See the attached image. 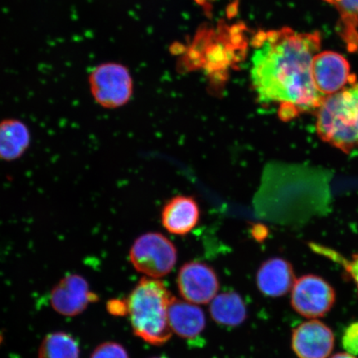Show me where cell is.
<instances>
[{
  "mask_svg": "<svg viewBox=\"0 0 358 358\" xmlns=\"http://www.w3.org/2000/svg\"><path fill=\"white\" fill-rule=\"evenodd\" d=\"M250 80L259 101L280 105L282 120L317 110L324 95L313 78V58L320 52V33L285 28L255 37Z\"/></svg>",
  "mask_w": 358,
  "mask_h": 358,
  "instance_id": "6da1fadb",
  "label": "cell"
},
{
  "mask_svg": "<svg viewBox=\"0 0 358 358\" xmlns=\"http://www.w3.org/2000/svg\"><path fill=\"white\" fill-rule=\"evenodd\" d=\"M173 295L162 280L143 278L127 299V313L134 334L151 345L161 346L172 337L169 306Z\"/></svg>",
  "mask_w": 358,
  "mask_h": 358,
  "instance_id": "7a4b0ae2",
  "label": "cell"
},
{
  "mask_svg": "<svg viewBox=\"0 0 358 358\" xmlns=\"http://www.w3.org/2000/svg\"><path fill=\"white\" fill-rule=\"evenodd\" d=\"M322 141L349 153L358 147V80L324 98L316 114Z\"/></svg>",
  "mask_w": 358,
  "mask_h": 358,
  "instance_id": "3957f363",
  "label": "cell"
},
{
  "mask_svg": "<svg viewBox=\"0 0 358 358\" xmlns=\"http://www.w3.org/2000/svg\"><path fill=\"white\" fill-rule=\"evenodd\" d=\"M88 84L94 101L106 110L127 105L133 96L131 71L120 62H102L94 67L88 76Z\"/></svg>",
  "mask_w": 358,
  "mask_h": 358,
  "instance_id": "277c9868",
  "label": "cell"
},
{
  "mask_svg": "<svg viewBox=\"0 0 358 358\" xmlns=\"http://www.w3.org/2000/svg\"><path fill=\"white\" fill-rule=\"evenodd\" d=\"M177 258L176 245L158 232L138 236L129 250L134 268L149 278L158 279L169 274L176 265Z\"/></svg>",
  "mask_w": 358,
  "mask_h": 358,
  "instance_id": "5b68a950",
  "label": "cell"
},
{
  "mask_svg": "<svg viewBox=\"0 0 358 358\" xmlns=\"http://www.w3.org/2000/svg\"><path fill=\"white\" fill-rule=\"evenodd\" d=\"M334 289L322 277L306 275L295 281L291 290V306L307 319L324 317L334 306Z\"/></svg>",
  "mask_w": 358,
  "mask_h": 358,
  "instance_id": "8992f818",
  "label": "cell"
},
{
  "mask_svg": "<svg viewBox=\"0 0 358 358\" xmlns=\"http://www.w3.org/2000/svg\"><path fill=\"white\" fill-rule=\"evenodd\" d=\"M177 283L181 296L194 304L212 302L219 290L216 272L207 264L198 262H189L181 267Z\"/></svg>",
  "mask_w": 358,
  "mask_h": 358,
  "instance_id": "52a82bcc",
  "label": "cell"
},
{
  "mask_svg": "<svg viewBox=\"0 0 358 358\" xmlns=\"http://www.w3.org/2000/svg\"><path fill=\"white\" fill-rule=\"evenodd\" d=\"M312 74L315 86L324 96L332 95L355 82L348 61L340 53L320 52L313 58Z\"/></svg>",
  "mask_w": 358,
  "mask_h": 358,
  "instance_id": "ba28073f",
  "label": "cell"
},
{
  "mask_svg": "<svg viewBox=\"0 0 358 358\" xmlns=\"http://www.w3.org/2000/svg\"><path fill=\"white\" fill-rule=\"evenodd\" d=\"M329 327L317 320L303 322L293 331L292 349L299 358H328L334 348Z\"/></svg>",
  "mask_w": 358,
  "mask_h": 358,
  "instance_id": "9c48e42d",
  "label": "cell"
},
{
  "mask_svg": "<svg viewBox=\"0 0 358 358\" xmlns=\"http://www.w3.org/2000/svg\"><path fill=\"white\" fill-rule=\"evenodd\" d=\"M51 304L58 313L64 316L80 315L90 303L98 301L90 291L87 281L79 275H69L62 278L52 290Z\"/></svg>",
  "mask_w": 358,
  "mask_h": 358,
  "instance_id": "30bf717a",
  "label": "cell"
},
{
  "mask_svg": "<svg viewBox=\"0 0 358 358\" xmlns=\"http://www.w3.org/2000/svg\"><path fill=\"white\" fill-rule=\"evenodd\" d=\"M296 281L292 265L286 259H267L259 268L257 285L259 292L267 297L284 296L292 290Z\"/></svg>",
  "mask_w": 358,
  "mask_h": 358,
  "instance_id": "8fae6325",
  "label": "cell"
},
{
  "mask_svg": "<svg viewBox=\"0 0 358 358\" xmlns=\"http://www.w3.org/2000/svg\"><path fill=\"white\" fill-rule=\"evenodd\" d=\"M200 219L198 203L192 196H177L165 204L161 222L169 234L185 236L194 229Z\"/></svg>",
  "mask_w": 358,
  "mask_h": 358,
  "instance_id": "7c38bea8",
  "label": "cell"
},
{
  "mask_svg": "<svg viewBox=\"0 0 358 358\" xmlns=\"http://www.w3.org/2000/svg\"><path fill=\"white\" fill-rule=\"evenodd\" d=\"M168 316L172 332L182 338H195L203 332L206 327L204 313L198 304L176 297L169 303Z\"/></svg>",
  "mask_w": 358,
  "mask_h": 358,
  "instance_id": "4fadbf2b",
  "label": "cell"
},
{
  "mask_svg": "<svg viewBox=\"0 0 358 358\" xmlns=\"http://www.w3.org/2000/svg\"><path fill=\"white\" fill-rule=\"evenodd\" d=\"M31 144L30 129L19 119L0 122V159L12 162L24 156Z\"/></svg>",
  "mask_w": 358,
  "mask_h": 358,
  "instance_id": "5bb4252c",
  "label": "cell"
},
{
  "mask_svg": "<svg viewBox=\"0 0 358 358\" xmlns=\"http://www.w3.org/2000/svg\"><path fill=\"white\" fill-rule=\"evenodd\" d=\"M209 311L216 323L228 327L243 324L248 317L243 298L232 291L217 294L211 302Z\"/></svg>",
  "mask_w": 358,
  "mask_h": 358,
  "instance_id": "9a60e30c",
  "label": "cell"
},
{
  "mask_svg": "<svg viewBox=\"0 0 358 358\" xmlns=\"http://www.w3.org/2000/svg\"><path fill=\"white\" fill-rule=\"evenodd\" d=\"M340 15L344 41L352 51L358 49V0H324Z\"/></svg>",
  "mask_w": 358,
  "mask_h": 358,
  "instance_id": "2e32d148",
  "label": "cell"
},
{
  "mask_svg": "<svg viewBox=\"0 0 358 358\" xmlns=\"http://www.w3.org/2000/svg\"><path fill=\"white\" fill-rule=\"evenodd\" d=\"M80 348L73 336L64 332L48 334L39 348V358H79Z\"/></svg>",
  "mask_w": 358,
  "mask_h": 358,
  "instance_id": "e0dca14e",
  "label": "cell"
},
{
  "mask_svg": "<svg viewBox=\"0 0 358 358\" xmlns=\"http://www.w3.org/2000/svg\"><path fill=\"white\" fill-rule=\"evenodd\" d=\"M310 246L313 252L322 255V256L329 258L331 261L341 266L344 271L355 281L358 291V254L353 255L352 259H349L344 257L339 252H336V250L327 248V246L315 243H312Z\"/></svg>",
  "mask_w": 358,
  "mask_h": 358,
  "instance_id": "ac0fdd59",
  "label": "cell"
},
{
  "mask_svg": "<svg viewBox=\"0 0 358 358\" xmlns=\"http://www.w3.org/2000/svg\"><path fill=\"white\" fill-rule=\"evenodd\" d=\"M91 358H129L128 352L120 344L107 342L93 351Z\"/></svg>",
  "mask_w": 358,
  "mask_h": 358,
  "instance_id": "d6986e66",
  "label": "cell"
},
{
  "mask_svg": "<svg viewBox=\"0 0 358 358\" xmlns=\"http://www.w3.org/2000/svg\"><path fill=\"white\" fill-rule=\"evenodd\" d=\"M343 347L353 356L358 355V322L348 327L343 336Z\"/></svg>",
  "mask_w": 358,
  "mask_h": 358,
  "instance_id": "ffe728a7",
  "label": "cell"
},
{
  "mask_svg": "<svg viewBox=\"0 0 358 358\" xmlns=\"http://www.w3.org/2000/svg\"><path fill=\"white\" fill-rule=\"evenodd\" d=\"M109 311L115 315H123L125 312L127 313V301H113L109 303Z\"/></svg>",
  "mask_w": 358,
  "mask_h": 358,
  "instance_id": "44dd1931",
  "label": "cell"
},
{
  "mask_svg": "<svg viewBox=\"0 0 358 358\" xmlns=\"http://www.w3.org/2000/svg\"><path fill=\"white\" fill-rule=\"evenodd\" d=\"M331 358H357L355 356H353L350 355V353L348 352H341V353H337V355H335Z\"/></svg>",
  "mask_w": 358,
  "mask_h": 358,
  "instance_id": "7402d4cb",
  "label": "cell"
},
{
  "mask_svg": "<svg viewBox=\"0 0 358 358\" xmlns=\"http://www.w3.org/2000/svg\"><path fill=\"white\" fill-rule=\"evenodd\" d=\"M154 358H164V357H154Z\"/></svg>",
  "mask_w": 358,
  "mask_h": 358,
  "instance_id": "603a6c76",
  "label": "cell"
}]
</instances>
